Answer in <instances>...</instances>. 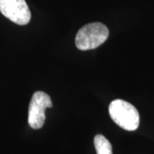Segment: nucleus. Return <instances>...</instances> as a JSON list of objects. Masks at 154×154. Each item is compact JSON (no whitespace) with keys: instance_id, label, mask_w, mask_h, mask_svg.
<instances>
[{"instance_id":"nucleus-4","label":"nucleus","mask_w":154,"mask_h":154,"mask_svg":"<svg viewBox=\"0 0 154 154\" xmlns=\"http://www.w3.org/2000/svg\"><path fill=\"white\" fill-rule=\"evenodd\" d=\"M0 12L18 25H27L31 20V12L25 0H0Z\"/></svg>"},{"instance_id":"nucleus-2","label":"nucleus","mask_w":154,"mask_h":154,"mask_svg":"<svg viewBox=\"0 0 154 154\" xmlns=\"http://www.w3.org/2000/svg\"><path fill=\"white\" fill-rule=\"evenodd\" d=\"M109 114L115 123L127 131H134L139 127L140 115L137 109L125 100H113L109 105Z\"/></svg>"},{"instance_id":"nucleus-5","label":"nucleus","mask_w":154,"mask_h":154,"mask_svg":"<svg viewBox=\"0 0 154 154\" xmlns=\"http://www.w3.org/2000/svg\"><path fill=\"white\" fill-rule=\"evenodd\" d=\"M94 146L97 154H112L110 142L102 134H97L94 137Z\"/></svg>"},{"instance_id":"nucleus-3","label":"nucleus","mask_w":154,"mask_h":154,"mask_svg":"<svg viewBox=\"0 0 154 154\" xmlns=\"http://www.w3.org/2000/svg\"><path fill=\"white\" fill-rule=\"evenodd\" d=\"M52 107L51 97L44 92L34 93L28 108V124L33 129L41 128L45 121V109Z\"/></svg>"},{"instance_id":"nucleus-1","label":"nucleus","mask_w":154,"mask_h":154,"mask_svg":"<svg viewBox=\"0 0 154 154\" xmlns=\"http://www.w3.org/2000/svg\"><path fill=\"white\" fill-rule=\"evenodd\" d=\"M109 29L101 22H92L79 29L75 37V45L79 50L88 51L99 47L109 37Z\"/></svg>"}]
</instances>
